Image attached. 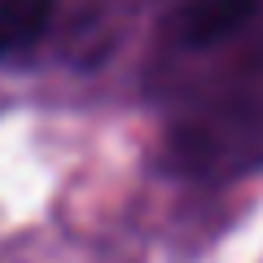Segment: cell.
<instances>
[{
  "label": "cell",
  "instance_id": "6da1fadb",
  "mask_svg": "<svg viewBox=\"0 0 263 263\" xmlns=\"http://www.w3.org/2000/svg\"><path fill=\"white\" fill-rule=\"evenodd\" d=\"M254 9H259V0H197L184 18V40L189 44H219L233 31H241Z\"/></svg>",
  "mask_w": 263,
  "mask_h": 263
},
{
  "label": "cell",
  "instance_id": "7a4b0ae2",
  "mask_svg": "<svg viewBox=\"0 0 263 263\" xmlns=\"http://www.w3.org/2000/svg\"><path fill=\"white\" fill-rule=\"evenodd\" d=\"M53 0H0V57L31 48L48 27Z\"/></svg>",
  "mask_w": 263,
  "mask_h": 263
}]
</instances>
